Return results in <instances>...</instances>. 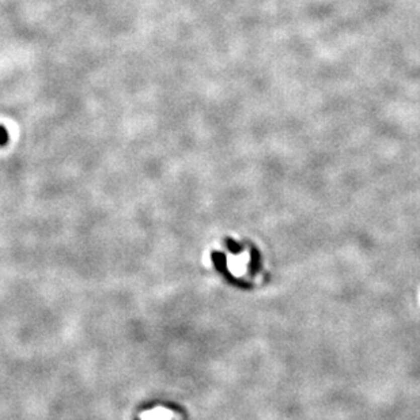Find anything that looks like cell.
Masks as SVG:
<instances>
[{
  "instance_id": "1",
  "label": "cell",
  "mask_w": 420,
  "mask_h": 420,
  "mask_svg": "<svg viewBox=\"0 0 420 420\" xmlns=\"http://www.w3.org/2000/svg\"><path fill=\"white\" fill-rule=\"evenodd\" d=\"M7 142H9V133H7L5 127L0 125V146H5Z\"/></svg>"
}]
</instances>
